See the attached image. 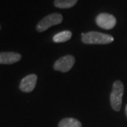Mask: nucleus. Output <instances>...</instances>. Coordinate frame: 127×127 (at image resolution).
Wrapping results in <instances>:
<instances>
[{"instance_id": "obj_8", "label": "nucleus", "mask_w": 127, "mask_h": 127, "mask_svg": "<svg viewBox=\"0 0 127 127\" xmlns=\"http://www.w3.org/2000/svg\"><path fill=\"white\" fill-rule=\"evenodd\" d=\"M72 33L70 31H63L56 34L53 38V42L55 43H64L71 39Z\"/></svg>"}, {"instance_id": "obj_2", "label": "nucleus", "mask_w": 127, "mask_h": 127, "mask_svg": "<svg viewBox=\"0 0 127 127\" xmlns=\"http://www.w3.org/2000/svg\"><path fill=\"white\" fill-rule=\"evenodd\" d=\"M124 94V85L123 83L120 80H117L113 83L112 90L110 95V102L112 109L120 111L121 108V103H122V97Z\"/></svg>"}, {"instance_id": "obj_9", "label": "nucleus", "mask_w": 127, "mask_h": 127, "mask_svg": "<svg viewBox=\"0 0 127 127\" xmlns=\"http://www.w3.org/2000/svg\"><path fill=\"white\" fill-rule=\"evenodd\" d=\"M78 0H54V6L58 8H71L77 3Z\"/></svg>"}, {"instance_id": "obj_10", "label": "nucleus", "mask_w": 127, "mask_h": 127, "mask_svg": "<svg viewBox=\"0 0 127 127\" xmlns=\"http://www.w3.org/2000/svg\"><path fill=\"white\" fill-rule=\"evenodd\" d=\"M81 123L75 118L63 119L58 124V127H81Z\"/></svg>"}, {"instance_id": "obj_1", "label": "nucleus", "mask_w": 127, "mask_h": 127, "mask_svg": "<svg viewBox=\"0 0 127 127\" xmlns=\"http://www.w3.org/2000/svg\"><path fill=\"white\" fill-rule=\"evenodd\" d=\"M81 35L82 42L85 44H108L114 41L112 35L97 31L83 33Z\"/></svg>"}, {"instance_id": "obj_4", "label": "nucleus", "mask_w": 127, "mask_h": 127, "mask_svg": "<svg viewBox=\"0 0 127 127\" xmlns=\"http://www.w3.org/2000/svg\"><path fill=\"white\" fill-rule=\"evenodd\" d=\"M96 24L100 28L104 30H111L114 28L117 24V19L109 13H100L96 17Z\"/></svg>"}, {"instance_id": "obj_11", "label": "nucleus", "mask_w": 127, "mask_h": 127, "mask_svg": "<svg viewBox=\"0 0 127 127\" xmlns=\"http://www.w3.org/2000/svg\"><path fill=\"white\" fill-rule=\"evenodd\" d=\"M126 117H127V104H126Z\"/></svg>"}, {"instance_id": "obj_5", "label": "nucleus", "mask_w": 127, "mask_h": 127, "mask_svg": "<svg viewBox=\"0 0 127 127\" xmlns=\"http://www.w3.org/2000/svg\"><path fill=\"white\" fill-rule=\"evenodd\" d=\"M75 58L72 55H66L62 57L55 62L53 68L55 71L61 72H67L72 68L75 64Z\"/></svg>"}, {"instance_id": "obj_7", "label": "nucleus", "mask_w": 127, "mask_h": 127, "mask_svg": "<svg viewBox=\"0 0 127 127\" xmlns=\"http://www.w3.org/2000/svg\"><path fill=\"white\" fill-rule=\"evenodd\" d=\"M21 59V55L14 52H2L0 53V64L10 65L19 62Z\"/></svg>"}, {"instance_id": "obj_6", "label": "nucleus", "mask_w": 127, "mask_h": 127, "mask_svg": "<svg viewBox=\"0 0 127 127\" xmlns=\"http://www.w3.org/2000/svg\"><path fill=\"white\" fill-rule=\"evenodd\" d=\"M37 82V75L31 74L24 77L20 83V90L25 93H31L35 88Z\"/></svg>"}, {"instance_id": "obj_12", "label": "nucleus", "mask_w": 127, "mask_h": 127, "mask_svg": "<svg viewBox=\"0 0 127 127\" xmlns=\"http://www.w3.org/2000/svg\"><path fill=\"white\" fill-rule=\"evenodd\" d=\"M0 28H1V26H0Z\"/></svg>"}, {"instance_id": "obj_3", "label": "nucleus", "mask_w": 127, "mask_h": 127, "mask_svg": "<svg viewBox=\"0 0 127 127\" xmlns=\"http://www.w3.org/2000/svg\"><path fill=\"white\" fill-rule=\"evenodd\" d=\"M63 17L60 13H52L44 17L36 26V30L39 32H44L47 31L51 26L61 24Z\"/></svg>"}]
</instances>
